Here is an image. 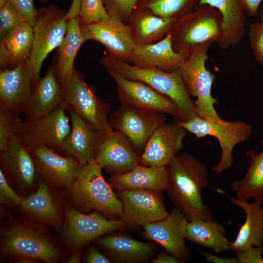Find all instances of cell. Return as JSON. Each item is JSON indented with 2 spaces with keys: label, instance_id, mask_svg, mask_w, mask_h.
<instances>
[{
  "label": "cell",
  "instance_id": "43",
  "mask_svg": "<svg viewBox=\"0 0 263 263\" xmlns=\"http://www.w3.org/2000/svg\"><path fill=\"white\" fill-rule=\"evenodd\" d=\"M236 253L239 263H263V244Z\"/></svg>",
  "mask_w": 263,
  "mask_h": 263
},
{
  "label": "cell",
  "instance_id": "32",
  "mask_svg": "<svg viewBox=\"0 0 263 263\" xmlns=\"http://www.w3.org/2000/svg\"><path fill=\"white\" fill-rule=\"evenodd\" d=\"M86 40L81 33L78 17L69 19L66 35L58 47L56 62L53 64L55 75L62 86L71 77L76 54Z\"/></svg>",
  "mask_w": 263,
  "mask_h": 263
},
{
  "label": "cell",
  "instance_id": "4",
  "mask_svg": "<svg viewBox=\"0 0 263 263\" xmlns=\"http://www.w3.org/2000/svg\"><path fill=\"white\" fill-rule=\"evenodd\" d=\"M212 44L206 42L190 48L180 70L188 92L196 98L194 102L197 115L209 121L221 122L224 120L215 108L218 101L211 94L216 76L206 67L207 52Z\"/></svg>",
  "mask_w": 263,
  "mask_h": 263
},
{
  "label": "cell",
  "instance_id": "22",
  "mask_svg": "<svg viewBox=\"0 0 263 263\" xmlns=\"http://www.w3.org/2000/svg\"><path fill=\"white\" fill-rule=\"evenodd\" d=\"M69 113L71 128L61 152L73 157L83 166L95 159L106 133L94 129L76 113Z\"/></svg>",
  "mask_w": 263,
  "mask_h": 263
},
{
  "label": "cell",
  "instance_id": "29",
  "mask_svg": "<svg viewBox=\"0 0 263 263\" xmlns=\"http://www.w3.org/2000/svg\"><path fill=\"white\" fill-rule=\"evenodd\" d=\"M133 10L127 22L136 45L160 41L169 32L177 19L162 18L148 10Z\"/></svg>",
  "mask_w": 263,
  "mask_h": 263
},
{
  "label": "cell",
  "instance_id": "10",
  "mask_svg": "<svg viewBox=\"0 0 263 263\" xmlns=\"http://www.w3.org/2000/svg\"><path fill=\"white\" fill-rule=\"evenodd\" d=\"M65 14L51 9L38 11L33 27V41L27 60L34 80L37 82L43 61L54 49L62 43L67 30Z\"/></svg>",
  "mask_w": 263,
  "mask_h": 263
},
{
  "label": "cell",
  "instance_id": "16",
  "mask_svg": "<svg viewBox=\"0 0 263 263\" xmlns=\"http://www.w3.org/2000/svg\"><path fill=\"white\" fill-rule=\"evenodd\" d=\"M188 221L186 216L174 207L164 219L143 226V235L185 263L191 255V250L185 243Z\"/></svg>",
  "mask_w": 263,
  "mask_h": 263
},
{
  "label": "cell",
  "instance_id": "31",
  "mask_svg": "<svg viewBox=\"0 0 263 263\" xmlns=\"http://www.w3.org/2000/svg\"><path fill=\"white\" fill-rule=\"evenodd\" d=\"M33 41V27L24 22L1 39V69L12 68L28 59Z\"/></svg>",
  "mask_w": 263,
  "mask_h": 263
},
{
  "label": "cell",
  "instance_id": "42",
  "mask_svg": "<svg viewBox=\"0 0 263 263\" xmlns=\"http://www.w3.org/2000/svg\"><path fill=\"white\" fill-rule=\"evenodd\" d=\"M22 15L25 21L33 26L38 11L34 5V0H7Z\"/></svg>",
  "mask_w": 263,
  "mask_h": 263
},
{
  "label": "cell",
  "instance_id": "21",
  "mask_svg": "<svg viewBox=\"0 0 263 263\" xmlns=\"http://www.w3.org/2000/svg\"><path fill=\"white\" fill-rule=\"evenodd\" d=\"M0 169L8 182L23 188L35 185L40 177L30 150L16 135L0 153Z\"/></svg>",
  "mask_w": 263,
  "mask_h": 263
},
{
  "label": "cell",
  "instance_id": "37",
  "mask_svg": "<svg viewBox=\"0 0 263 263\" xmlns=\"http://www.w3.org/2000/svg\"><path fill=\"white\" fill-rule=\"evenodd\" d=\"M109 16L103 0H81L78 16L80 24L105 20Z\"/></svg>",
  "mask_w": 263,
  "mask_h": 263
},
{
  "label": "cell",
  "instance_id": "18",
  "mask_svg": "<svg viewBox=\"0 0 263 263\" xmlns=\"http://www.w3.org/2000/svg\"><path fill=\"white\" fill-rule=\"evenodd\" d=\"M186 130L178 123L167 121L158 126L149 138L140 159L148 167H166L182 149Z\"/></svg>",
  "mask_w": 263,
  "mask_h": 263
},
{
  "label": "cell",
  "instance_id": "25",
  "mask_svg": "<svg viewBox=\"0 0 263 263\" xmlns=\"http://www.w3.org/2000/svg\"><path fill=\"white\" fill-rule=\"evenodd\" d=\"M96 243L112 260L119 263L146 262L156 250L152 243L143 242L120 234L107 235L99 238Z\"/></svg>",
  "mask_w": 263,
  "mask_h": 263
},
{
  "label": "cell",
  "instance_id": "3",
  "mask_svg": "<svg viewBox=\"0 0 263 263\" xmlns=\"http://www.w3.org/2000/svg\"><path fill=\"white\" fill-rule=\"evenodd\" d=\"M102 169L95 159L83 165L77 178L67 188L68 196L79 210H95L109 218L121 219V201L103 177Z\"/></svg>",
  "mask_w": 263,
  "mask_h": 263
},
{
  "label": "cell",
  "instance_id": "33",
  "mask_svg": "<svg viewBox=\"0 0 263 263\" xmlns=\"http://www.w3.org/2000/svg\"><path fill=\"white\" fill-rule=\"evenodd\" d=\"M225 235L224 225L213 219H196L187 224L186 239L216 253L230 250V241Z\"/></svg>",
  "mask_w": 263,
  "mask_h": 263
},
{
  "label": "cell",
  "instance_id": "48",
  "mask_svg": "<svg viewBox=\"0 0 263 263\" xmlns=\"http://www.w3.org/2000/svg\"><path fill=\"white\" fill-rule=\"evenodd\" d=\"M81 0H73L70 8L65 14V18L67 20L78 17Z\"/></svg>",
  "mask_w": 263,
  "mask_h": 263
},
{
  "label": "cell",
  "instance_id": "38",
  "mask_svg": "<svg viewBox=\"0 0 263 263\" xmlns=\"http://www.w3.org/2000/svg\"><path fill=\"white\" fill-rule=\"evenodd\" d=\"M26 21L14 5L7 1L0 10V36L2 38Z\"/></svg>",
  "mask_w": 263,
  "mask_h": 263
},
{
  "label": "cell",
  "instance_id": "46",
  "mask_svg": "<svg viewBox=\"0 0 263 263\" xmlns=\"http://www.w3.org/2000/svg\"><path fill=\"white\" fill-rule=\"evenodd\" d=\"M245 12L251 17L258 15V9L263 0H242Z\"/></svg>",
  "mask_w": 263,
  "mask_h": 263
},
{
  "label": "cell",
  "instance_id": "14",
  "mask_svg": "<svg viewBox=\"0 0 263 263\" xmlns=\"http://www.w3.org/2000/svg\"><path fill=\"white\" fill-rule=\"evenodd\" d=\"M97 22L80 24V30L87 40L97 41L105 47L108 54L121 60L132 62L136 46L128 24L117 15Z\"/></svg>",
  "mask_w": 263,
  "mask_h": 263
},
{
  "label": "cell",
  "instance_id": "50",
  "mask_svg": "<svg viewBox=\"0 0 263 263\" xmlns=\"http://www.w3.org/2000/svg\"><path fill=\"white\" fill-rule=\"evenodd\" d=\"M17 262L21 263H36V261L26 258H17Z\"/></svg>",
  "mask_w": 263,
  "mask_h": 263
},
{
  "label": "cell",
  "instance_id": "47",
  "mask_svg": "<svg viewBox=\"0 0 263 263\" xmlns=\"http://www.w3.org/2000/svg\"><path fill=\"white\" fill-rule=\"evenodd\" d=\"M151 263H183L180 259L175 256L167 252H160L157 256L154 258Z\"/></svg>",
  "mask_w": 263,
  "mask_h": 263
},
{
  "label": "cell",
  "instance_id": "27",
  "mask_svg": "<svg viewBox=\"0 0 263 263\" xmlns=\"http://www.w3.org/2000/svg\"><path fill=\"white\" fill-rule=\"evenodd\" d=\"M62 91V86L55 75L52 65L35 84L23 111L25 118L46 115L60 107Z\"/></svg>",
  "mask_w": 263,
  "mask_h": 263
},
{
  "label": "cell",
  "instance_id": "49",
  "mask_svg": "<svg viewBox=\"0 0 263 263\" xmlns=\"http://www.w3.org/2000/svg\"><path fill=\"white\" fill-rule=\"evenodd\" d=\"M80 253L77 252L71 255L66 261L68 263H78L80 262Z\"/></svg>",
  "mask_w": 263,
  "mask_h": 263
},
{
  "label": "cell",
  "instance_id": "15",
  "mask_svg": "<svg viewBox=\"0 0 263 263\" xmlns=\"http://www.w3.org/2000/svg\"><path fill=\"white\" fill-rule=\"evenodd\" d=\"M125 228L121 219L107 218L97 211L86 214L70 207L66 212L65 235L73 248H80L105 234Z\"/></svg>",
  "mask_w": 263,
  "mask_h": 263
},
{
  "label": "cell",
  "instance_id": "40",
  "mask_svg": "<svg viewBox=\"0 0 263 263\" xmlns=\"http://www.w3.org/2000/svg\"><path fill=\"white\" fill-rule=\"evenodd\" d=\"M139 0H103L109 14L117 15L127 23Z\"/></svg>",
  "mask_w": 263,
  "mask_h": 263
},
{
  "label": "cell",
  "instance_id": "35",
  "mask_svg": "<svg viewBox=\"0 0 263 263\" xmlns=\"http://www.w3.org/2000/svg\"><path fill=\"white\" fill-rule=\"evenodd\" d=\"M199 0H143L141 9L162 18H179L195 9Z\"/></svg>",
  "mask_w": 263,
  "mask_h": 263
},
{
  "label": "cell",
  "instance_id": "12",
  "mask_svg": "<svg viewBox=\"0 0 263 263\" xmlns=\"http://www.w3.org/2000/svg\"><path fill=\"white\" fill-rule=\"evenodd\" d=\"M113 129L126 136L142 154L152 133L166 121L163 113L121 104L109 117Z\"/></svg>",
  "mask_w": 263,
  "mask_h": 263
},
{
  "label": "cell",
  "instance_id": "30",
  "mask_svg": "<svg viewBox=\"0 0 263 263\" xmlns=\"http://www.w3.org/2000/svg\"><path fill=\"white\" fill-rule=\"evenodd\" d=\"M49 185L40 181L37 191L22 199L20 205L22 210L28 216L58 228L62 223V214L60 205Z\"/></svg>",
  "mask_w": 263,
  "mask_h": 263
},
{
  "label": "cell",
  "instance_id": "7",
  "mask_svg": "<svg viewBox=\"0 0 263 263\" xmlns=\"http://www.w3.org/2000/svg\"><path fill=\"white\" fill-rule=\"evenodd\" d=\"M187 132L200 138L207 136L215 137L218 141L221 155L218 163L213 167V171L220 174L233 165L232 152L235 146L248 140L252 134V127L242 121L214 122L196 115L191 119L178 123Z\"/></svg>",
  "mask_w": 263,
  "mask_h": 263
},
{
  "label": "cell",
  "instance_id": "8",
  "mask_svg": "<svg viewBox=\"0 0 263 263\" xmlns=\"http://www.w3.org/2000/svg\"><path fill=\"white\" fill-rule=\"evenodd\" d=\"M1 249L6 255L47 263L61 259V254L48 235L36 227L15 224L4 231Z\"/></svg>",
  "mask_w": 263,
  "mask_h": 263
},
{
  "label": "cell",
  "instance_id": "39",
  "mask_svg": "<svg viewBox=\"0 0 263 263\" xmlns=\"http://www.w3.org/2000/svg\"><path fill=\"white\" fill-rule=\"evenodd\" d=\"M248 37L250 46L256 60L263 65V21L260 20L249 24Z\"/></svg>",
  "mask_w": 263,
  "mask_h": 263
},
{
  "label": "cell",
  "instance_id": "13",
  "mask_svg": "<svg viewBox=\"0 0 263 263\" xmlns=\"http://www.w3.org/2000/svg\"><path fill=\"white\" fill-rule=\"evenodd\" d=\"M121 201V220L126 228H135L161 220L169 214L162 191L133 189L118 192Z\"/></svg>",
  "mask_w": 263,
  "mask_h": 263
},
{
  "label": "cell",
  "instance_id": "51",
  "mask_svg": "<svg viewBox=\"0 0 263 263\" xmlns=\"http://www.w3.org/2000/svg\"><path fill=\"white\" fill-rule=\"evenodd\" d=\"M260 20L263 21V8H262L260 12Z\"/></svg>",
  "mask_w": 263,
  "mask_h": 263
},
{
  "label": "cell",
  "instance_id": "9",
  "mask_svg": "<svg viewBox=\"0 0 263 263\" xmlns=\"http://www.w3.org/2000/svg\"><path fill=\"white\" fill-rule=\"evenodd\" d=\"M59 107L46 115L21 121L17 135L29 150L46 146L61 152L71 128V118Z\"/></svg>",
  "mask_w": 263,
  "mask_h": 263
},
{
  "label": "cell",
  "instance_id": "45",
  "mask_svg": "<svg viewBox=\"0 0 263 263\" xmlns=\"http://www.w3.org/2000/svg\"><path fill=\"white\" fill-rule=\"evenodd\" d=\"M200 252L205 257L206 260L210 263H239L236 257H220L212 253H209L200 250Z\"/></svg>",
  "mask_w": 263,
  "mask_h": 263
},
{
  "label": "cell",
  "instance_id": "5",
  "mask_svg": "<svg viewBox=\"0 0 263 263\" xmlns=\"http://www.w3.org/2000/svg\"><path fill=\"white\" fill-rule=\"evenodd\" d=\"M222 16L216 8L207 4L178 18L168 33L176 52H188L206 42L219 43L222 36Z\"/></svg>",
  "mask_w": 263,
  "mask_h": 263
},
{
  "label": "cell",
  "instance_id": "2",
  "mask_svg": "<svg viewBox=\"0 0 263 263\" xmlns=\"http://www.w3.org/2000/svg\"><path fill=\"white\" fill-rule=\"evenodd\" d=\"M101 62L105 68H113L128 78L143 82L170 98L180 111L181 122L197 115L194 101L184 84L180 69L166 72L157 68L138 67L109 54L102 57Z\"/></svg>",
  "mask_w": 263,
  "mask_h": 263
},
{
  "label": "cell",
  "instance_id": "1",
  "mask_svg": "<svg viewBox=\"0 0 263 263\" xmlns=\"http://www.w3.org/2000/svg\"><path fill=\"white\" fill-rule=\"evenodd\" d=\"M165 168L168 175L166 191L174 207L188 221L212 220L202 194L209 184L207 167L193 155L184 152L175 155Z\"/></svg>",
  "mask_w": 263,
  "mask_h": 263
},
{
  "label": "cell",
  "instance_id": "17",
  "mask_svg": "<svg viewBox=\"0 0 263 263\" xmlns=\"http://www.w3.org/2000/svg\"><path fill=\"white\" fill-rule=\"evenodd\" d=\"M30 150L40 177L51 186L69 188L83 167L73 157L62 156L46 146L37 147Z\"/></svg>",
  "mask_w": 263,
  "mask_h": 263
},
{
  "label": "cell",
  "instance_id": "34",
  "mask_svg": "<svg viewBox=\"0 0 263 263\" xmlns=\"http://www.w3.org/2000/svg\"><path fill=\"white\" fill-rule=\"evenodd\" d=\"M263 149L259 153L254 150L246 151L250 163L247 172L241 180L230 184L236 193V198L249 200L250 198L263 205Z\"/></svg>",
  "mask_w": 263,
  "mask_h": 263
},
{
  "label": "cell",
  "instance_id": "36",
  "mask_svg": "<svg viewBox=\"0 0 263 263\" xmlns=\"http://www.w3.org/2000/svg\"><path fill=\"white\" fill-rule=\"evenodd\" d=\"M21 121L18 113L0 105V153L6 149L17 135Z\"/></svg>",
  "mask_w": 263,
  "mask_h": 263
},
{
  "label": "cell",
  "instance_id": "23",
  "mask_svg": "<svg viewBox=\"0 0 263 263\" xmlns=\"http://www.w3.org/2000/svg\"><path fill=\"white\" fill-rule=\"evenodd\" d=\"M215 190L242 208L246 216L235 240L230 241V250L237 252L263 244V205L255 201L249 202L245 199L232 198L220 188H216Z\"/></svg>",
  "mask_w": 263,
  "mask_h": 263
},
{
  "label": "cell",
  "instance_id": "11",
  "mask_svg": "<svg viewBox=\"0 0 263 263\" xmlns=\"http://www.w3.org/2000/svg\"><path fill=\"white\" fill-rule=\"evenodd\" d=\"M105 69L116 84L117 97L121 104L166 113L171 115L176 122L182 121L180 111L170 98L143 82L127 78L113 68Z\"/></svg>",
  "mask_w": 263,
  "mask_h": 263
},
{
  "label": "cell",
  "instance_id": "24",
  "mask_svg": "<svg viewBox=\"0 0 263 263\" xmlns=\"http://www.w3.org/2000/svg\"><path fill=\"white\" fill-rule=\"evenodd\" d=\"M188 52L174 50L170 36L154 43L136 45L132 63L141 68H157L172 72L181 67Z\"/></svg>",
  "mask_w": 263,
  "mask_h": 263
},
{
  "label": "cell",
  "instance_id": "41",
  "mask_svg": "<svg viewBox=\"0 0 263 263\" xmlns=\"http://www.w3.org/2000/svg\"><path fill=\"white\" fill-rule=\"evenodd\" d=\"M22 198L10 187L4 173L0 169V203L11 207L20 206Z\"/></svg>",
  "mask_w": 263,
  "mask_h": 263
},
{
  "label": "cell",
  "instance_id": "44",
  "mask_svg": "<svg viewBox=\"0 0 263 263\" xmlns=\"http://www.w3.org/2000/svg\"><path fill=\"white\" fill-rule=\"evenodd\" d=\"M85 262L88 263H110L112 262L98 249L94 247H92L87 253Z\"/></svg>",
  "mask_w": 263,
  "mask_h": 263
},
{
  "label": "cell",
  "instance_id": "6",
  "mask_svg": "<svg viewBox=\"0 0 263 263\" xmlns=\"http://www.w3.org/2000/svg\"><path fill=\"white\" fill-rule=\"evenodd\" d=\"M62 88L60 107L76 113L97 131L109 133L114 130L108 118L110 104L99 98L82 74L74 69Z\"/></svg>",
  "mask_w": 263,
  "mask_h": 263
},
{
  "label": "cell",
  "instance_id": "26",
  "mask_svg": "<svg viewBox=\"0 0 263 263\" xmlns=\"http://www.w3.org/2000/svg\"><path fill=\"white\" fill-rule=\"evenodd\" d=\"M202 4L216 8L221 15L222 36L219 48L225 50L238 44L245 32L246 12L242 0H199L198 5Z\"/></svg>",
  "mask_w": 263,
  "mask_h": 263
},
{
  "label": "cell",
  "instance_id": "28",
  "mask_svg": "<svg viewBox=\"0 0 263 263\" xmlns=\"http://www.w3.org/2000/svg\"><path fill=\"white\" fill-rule=\"evenodd\" d=\"M109 182L118 192L125 190L146 189L166 190L168 175L165 167H148L139 164L130 171L113 174Z\"/></svg>",
  "mask_w": 263,
  "mask_h": 263
},
{
  "label": "cell",
  "instance_id": "20",
  "mask_svg": "<svg viewBox=\"0 0 263 263\" xmlns=\"http://www.w3.org/2000/svg\"><path fill=\"white\" fill-rule=\"evenodd\" d=\"M27 60L0 71V105L18 114L23 112L36 83Z\"/></svg>",
  "mask_w": 263,
  "mask_h": 263
},
{
  "label": "cell",
  "instance_id": "19",
  "mask_svg": "<svg viewBox=\"0 0 263 263\" xmlns=\"http://www.w3.org/2000/svg\"><path fill=\"white\" fill-rule=\"evenodd\" d=\"M141 156L126 136L114 130L106 134L94 159L113 174H122L140 164Z\"/></svg>",
  "mask_w": 263,
  "mask_h": 263
}]
</instances>
